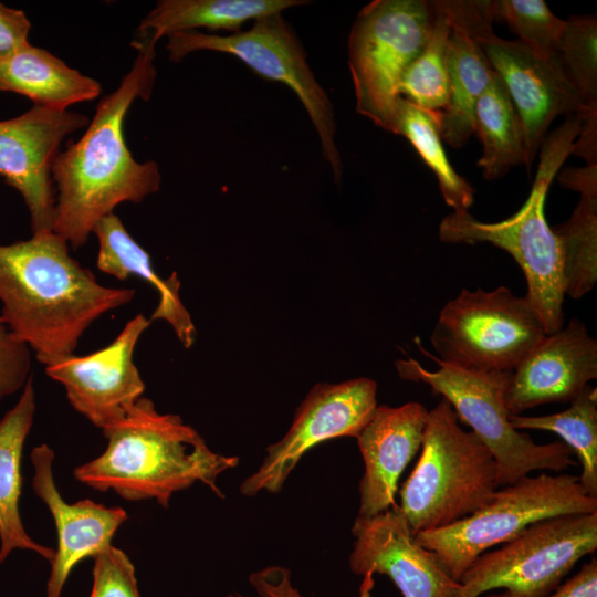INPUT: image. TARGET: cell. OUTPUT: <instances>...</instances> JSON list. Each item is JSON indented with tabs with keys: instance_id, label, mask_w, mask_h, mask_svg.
<instances>
[{
	"instance_id": "cell-1",
	"label": "cell",
	"mask_w": 597,
	"mask_h": 597,
	"mask_svg": "<svg viewBox=\"0 0 597 597\" xmlns=\"http://www.w3.org/2000/svg\"><path fill=\"white\" fill-rule=\"evenodd\" d=\"M132 45L137 55L130 70L101 100L84 135L60 151L52 166L57 189L52 231L73 249L84 245L96 223L116 206L140 202L160 188L157 163L137 161L124 138L132 104L150 97L157 75L156 43L138 34Z\"/></svg>"
},
{
	"instance_id": "cell-2",
	"label": "cell",
	"mask_w": 597,
	"mask_h": 597,
	"mask_svg": "<svg viewBox=\"0 0 597 597\" xmlns=\"http://www.w3.org/2000/svg\"><path fill=\"white\" fill-rule=\"evenodd\" d=\"M135 293L101 285L53 231L0 244V317L42 364L74 354L91 324Z\"/></svg>"
},
{
	"instance_id": "cell-3",
	"label": "cell",
	"mask_w": 597,
	"mask_h": 597,
	"mask_svg": "<svg viewBox=\"0 0 597 597\" xmlns=\"http://www.w3.org/2000/svg\"><path fill=\"white\" fill-rule=\"evenodd\" d=\"M108 443L74 476L98 491L130 500H156L167 507L172 494L201 482L223 498L218 476L239 464L238 457L212 451L177 415L160 413L140 397L126 418L103 431Z\"/></svg>"
},
{
	"instance_id": "cell-4",
	"label": "cell",
	"mask_w": 597,
	"mask_h": 597,
	"mask_svg": "<svg viewBox=\"0 0 597 597\" xmlns=\"http://www.w3.org/2000/svg\"><path fill=\"white\" fill-rule=\"evenodd\" d=\"M583 117L566 119L545 137L540 148V164L531 192L524 205L511 217L483 222L469 210L452 211L439 226V239L450 244L491 243L506 251L524 273L527 293L546 334L564 325L565 298L559 241L544 216L548 188L561 166L572 154Z\"/></svg>"
},
{
	"instance_id": "cell-5",
	"label": "cell",
	"mask_w": 597,
	"mask_h": 597,
	"mask_svg": "<svg viewBox=\"0 0 597 597\" xmlns=\"http://www.w3.org/2000/svg\"><path fill=\"white\" fill-rule=\"evenodd\" d=\"M421 453L399 490L400 504L413 534L448 526L484 505L499 489L490 450L463 430L442 398L428 411Z\"/></svg>"
},
{
	"instance_id": "cell-6",
	"label": "cell",
	"mask_w": 597,
	"mask_h": 597,
	"mask_svg": "<svg viewBox=\"0 0 597 597\" xmlns=\"http://www.w3.org/2000/svg\"><path fill=\"white\" fill-rule=\"evenodd\" d=\"M417 344L438 368L429 370L412 358L398 360L400 377L427 384L452 406L458 419L468 425L492 453L499 486L510 485L534 471L559 472L575 464L573 452L565 443L538 444L527 433L513 428L505 401L512 371L457 367L426 350L419 341Z\"/></svg>"
},
{
	"instance_id": "cell-7",
	"label": "cell",
	"mask_w": 597,
	"mask_h": 597,
	"mask_svg": "<svg viewBox=\"0 0 597 597\" xmlns=\"http://www.w3.org/2000/svg\"><path fill=\"white\" fill-rule=\"evenodd\" d=\"M595 512L597 498L586 493L578 476L543 472L498 489L472 514L415 537L459 582L480 555L511 541L527 526L553 516Z\"/></svg>"
},
{
	"instance_id": "cell-8",
	"label": "cell",
	"mask_w": 597,
	"mask_h": 597,
	"mask_svg": "<svg viewBox=\"0 0 597 597\" xmlns=\"http://www.w3.org/2000/svg\"><path fill=\"white\" fill-rule=\"evenodd\" d=\"M433 11L425 0H375L357 14L348 38L356 112L392 133L400 78L422 51Z\"/></svg>"
},
{
	"instance_id": "cell-9",
	"label": "cell",
	"mask_w": 597,
	"mask_h": 597,
	"mask_svg": "<svg viewBox=\"0 0 597 597\" xmlns=\"http://www.w3.org/2000/svg\"><path fill=\"white\" fill-rule=\"evenodd\" d=\"M545 335L526 296L499 286L463 289L441 308L430 341L444 363L469 370L512 371Z\"/></svg>"
},
{
	"instance_id": "cell-10",
	"label": "cell",
	"mask_w": 597,
	"mask_h": 597,
	"mask_svg": "<svg viewBox=\"0 0 597 597\" xmlns=\"http://www.w3.org/2000/svg\"><path fill=\"white\" fill-rule=\"evenodd\" d=\"M167 39L166 49L172 62L196 51L227 53L241 60L258 75L289 86L310 116L334 179L341 181L344 168L336 144L333 105L311 70L302 43L282 13L256 19L249 30L228 35L193 30L176 32Z\"/></svg>"
},
{
	"instance_id": "cell-11",
	"label": "cell",
	"mask_w": 597,
	"mask_h": 597,
	"mask_svg": "<svg viewBox=\"0 0 597 597\" xmlns=\"http://www.w3.org/2000/svg\"><path fill=\"white\" fill-rule=\"evenodd\" d=\"M597 548V512L542 520L480 555L459 579L455 597L503 589L510 597H546Z\"/></svg>"
},
{
	"instance_id": "cell-12",
	"label": "cell",
	"mask_w": 597,
	"mask_h": 597,
	"mask_svg": "<svg viewBox=\"0 0 597 597\" xmlns=\"http://www.w3.org/2000/svg\"><path fill=\"white\" fill-rule=\"evenodd\" d=\"M377 406V384L370 378L314 386L284 437L266 448L256 471L242 481L241 494L279 493L307 451L334 438H357Z\"/></svg>"
},
{
	"instance_id": "cell-13",
	"label": "cell",
	"mask_w": 597,
	"mask_h": 597,
	"mask_svg": "<svg viewBox=\"0 0 597 597\" xmlns=\"http://www.w3.org/2000/svg\"><path fill=\"white\" fill-rule=\"evenodd\" d=\"M478 42L502 80L519 115L526 146L527 168L557 116L585 117L589 109L567 77L557 54L542 57L520 41L499 38L492 23L482 27Z\"/></svg>"
},
{
	"instance_id": "cell-14",
	"label": "cell",
	"mask_w": 597,
	"mask_h": 597,
	"mask_svg": "<svg viewBox=\"0 0 597 597\" xmlns=\"http://www.w3.org/2000/svg\"><path fill=\"white\" fill-rule=\"evenodd\" d=\"M88 123L83 114L40 105L0 121V177L23 198L32 234L52 231L53 163L62 142Z\"/></svg>"
},
{
	"instance_id": "cell-15",
	"label": "cell",
	"mask_w": 597,
	"mask_h": 597,
	"mask_svg": "<svg viewBox=\"0 0 597 597\" xmlns=\"http://www.w3.org/2000/svg\"><path fill=\"white\" fill-rule=\"evenodd\" d=\"M150 321L137 314L106 347L85 356L54 357L43 365L72 407L103 431L123 421L145 390L134 364L135 346Z\"/></svg>"
},
{
	"instance_id": "cell-16",
	"label": "cell",
	"mask_w": 597,
	"mask_h": 597,
	"mask_svg": "<svg viewBox=\"0 0 597 597\" xmlns=\"http://www.w3.org/2000/svg\"><path fill=\"white\" fill-rule=\"evenodd\" d=\"M349 568L364 577L362 597H369L371 576L385 575L402 597H455L460 584L437 556L418 543L398 504L374 516H357Z\"/></svg>"
},
{
	"instance_id": "cell-17",
	"label": "cell",
	"mask_w": 597,
	"mask_h": 597,
	"mask_svg": "<svg viewBox=\"0 0 597 597\" xmlns=\"http://www.w3.org/2000/svg\"><path fill=\"white\" fill-rule=\"evenodd\" d=\"M597 378V342L577 318L544 338L512 370L505 401L510 415L573 400Z\"/></svg>"
},
{
	"instance_id": "cell-18",
	"label": "cell",
	"mask_w": 597,
	"mask_h": 597,
	"mask_svg": "<svg viewBox=\"0 0 597 597\" xmlns=\"http://www.w3.org/2000/svg\"><path fill=\"white\" fill-rule=\"evenodd\" d=\"M451 32L448 42L449 95L439 113L441 138L451 147H462L474 133V108L494 71L476 34L493 23L494 0H438Z\"/></svg>"
},
{
	"instance_id": "cell-19",
	"label": "cell",
	"mask_w": 597,
	"mask_h": 597,
	"mask_svg": "<svg viewBox=\"0 0 597 597\" xmlns=\"http://www.w3.org/2000/svg\"><path fill=\"white\" fill-rule=\"evenodd\" d=\"M54 453L48 444L31 452L35 494L50 510L57 533V548L51 561L46 597H61L71 570L87 557H94L112 545L118 527L127 520L119 506H105L91 500L67 503L59 492L52 471Z\"/></svg>"
},
{
	"instance_id": "cell-20",
	"label": "cell",
	"mask_w": 597,
	"mask_h": 597,
	"mask_svg": "<svg viewBox=\"0 0 597 597\" xmlns=\"http://www.w3.org/2000/svg\"><path fill=\"white\" fill-rule=\"evenodd\" d=\"M428 410L417 401L378 405L357 436L364 461L358 516L369 517L396 504L398 480L420 450Z\"/></svg>"
},
{
	"instance_id": "cell-21",
	"label": "cell",
	"mask_w": 597,
	"mask_h": 597,
	"mask_svg": "<svg viewBox=\"0 0 597 597\" xmlns=\"http://www.w3.org/2000/svg\"><path fill=\"white\" fill-rule=\"evenodd\" d=\"M93 233L98 239L97 268L121 281L137 276L151 284L159 294V302L150 320L168 322L181 344L189 348L195 342L196 328L180 301L177 273L161 279L153 268L148 252L132 238L114 213L101 219Z\"/></svg>"
},
{
	"instance_id": "cell-22",
	"label": "cell",
	"mask_w": 597,
	"mask_h": 597,
	"mask_svg": "<svg viewBox=\"0 0 597 597\" xmlns=\"http://www.w3.org/2000/svg\"><path fill=\"white\" fill-rule=\"evenodd\" d=\"M34 412L35 394L31 376L18 402L0 420V564L15 548L33 551L50 562L55 554L53 548L40 545L29 536L19 513L22 451Z\"/></svg>"
},
{
	"instance_id": "cell-23",
	"label": "cell",
	"mask_w": 597,
	"mask_h": 597,
	"mask_svg": "<svg viewBox=\"0 0 597 597\" xmlns=\"http://www.w3.org/2000/svg\"><path fill=\"white\" fill-rule=\"evenodd\" d=\"M101 90L96 80L31 44L0 60V91L24 95L34 105L65 111L94 100Z\"/></svg>"
},
{
	"instance_id": "cell-24",
	"label": "cell",
	"mask_w": 597,
	"mask_h": 597,
	"mask_svg": "<svg viewBox=\"0 0 597 597\" xmlns=\"http://www.w3.org/2000/svg\"><path fill=\"white\" fill-rule=\"evenodd\" d=\"M558 180L580 193L569 219L553 228L561 247L565 295L580 298L597 282V165L565 169Z\"/></svg>"
},
{
	"instance_id": "cell-25",
	"label": "cell",
	"mask_w": 597,
	"mask_h": 597,
	"mask_svg": "<svg viewBox=\"0 0 597 597\" xmlns=\"http://www.w3.org/2000/svg\"><path fill=\"white\" fill-rule=\"evenodd\" d=\"M307 3L305 0H161L140 21L137 33L148 35L155 43L163 36L198 28L237 33L249 20Z\"/></svg>"
},
{
	"instance_id": "cell-26",
	"label": "cell",
	"mask_w": 597,
	"mask_h": 597,
	"mask_svg": "<svg viewBox=\"0 0 597 597\" xmlns=\"http://www.w3.org/2000/svg\"><path fill=\"white\" fill-rule=\"evenodd\" d=\"M474 133L483 149L476 165L485 179L501 178L512 167L526 165L523 128L507 91L495 72L476 102Z\"/></svg>"
},
{
	"instance_id": "cell-27",
	"label": "cell",
	"mask_w": 597,
	"mask_h": 597,
	"mask_svg": "<svg viewBox=\"0 0 597 597\" xmlns=\"http://www.w3.org/2000/svg\"><path fill=\"white\" fill-rule=\"evenodd\" d=\"M561 412L545 416L511 415L516 430H544L563 439L576 454L582 473L579 483L589 496L597 498V389L587 385Z\"/></svg>"
},
{
	"instance_id": "cell-28",
	"label": "cell",
	"mask_w": 597,
	"mask_h": 597,
	"mask_svg": "<svg viewBox=\"0 0 597 597\" xmlns=\"http://www.w3.org/2000/svg\"><path fill=\"white\" fill-rule=\"evenodd\" d=\"M392 133L407 138L434 172L446 203L453 211L469 210L474 201V188L454 170L447 157L440 134L439 113L425 111L399 97L395 107Z\"/></svg>"
},
{
	"instance_id": "cell-29",
	"label": "cell",
	"mask_w": 597,
	"mask_h": 597,
	"mask_svg": "<svg viewBox=\"0 0 597 597\" xmlns=\"http://www.w3.org/2000/svg\"><path fill=\"white\" fill-rule=\"evenodd\" d=\"M433 21L428 40L419 55L404 72L398 95L431 113H440L449 95L448 42L450 21L438 3L430 1Z\"/></svg>"
},
{
	"instance_id": "cell-30",
	"label": "cell",
	"mask_w": 597,
	"mask_h": 597,
	"mask_svg": "<svg viewBox=\"0 0 597 597\" xmlns=\"http://www.w3.org/2000/svg\"><path fill=\"white\" fill-rule=\"evenodd\" d=\"M556 54L585 105L597 111L596 15H570L565 21Z\"/></svg>"
},
{
	"instance_id": "cell-31",
	"label": "cell",
	"mask_w": 597,
	"mask_h": 597,
	"mask_svg": "<svg viewBox=\"0 0 597 597\" xmlns=\"http://www.w3.org/2000/svg\"><path fill=\"white\" fill-rule=\"evenodd\" d=\"M494 15L535 54L551 57L557 48L565 20L557 18L543 0H496Z\"/></svg>"
},
{
	"instance_id": "cell-32",
	"label": "cell",
	"mask_w": 597,
	"mask_h": 597,
	"mask_svg": "<svg viewBox=\"0 0 597 597\" xmlns=\"http://www.w3.org/2000/svg\"><path fill=\"white\" fill-rule=\"evenodd\" d=\"M93 558L90 597H140L134 565L122 549L111 545Z\"/></svg>"
},
{
	"instance_id": "cell-33",
	"label": "cell",
	"mask_w": 597,
	"mask_h": 597,
	"mask_svg": "<svg viewBox=\"0 0 597 597\" xmlns=\"http://www.w3.org/2000/svg\"><path fill=\"white\" fill-rule=\"evenodd\" d=\"M30 373V348L12 336L0 317V401L22 389Z\"/></svg>"
},
{
	"instance_id": "cell-34",
	"label": "cell",
	"mask_w": 597,
	"mask_h": 597,
	"mask_svg": "<svg viewBox=\"0 0 597 597\" xmlns=\"http://www.w3.org/2000/svg\"><path fill=\"white\" fill-rule=\"evenodd\" d=\"M249 584L259 597H304L293 585L291 570L281 565H271L249 576ZM234 597H244L235 594Z\"/></svg>"
},
{
	"instance_id": "cell-35",
	"label": "cell",
	"mask_w": 597,
	"mask_h": 597,
	"mask_svg": "<svg viewBox=\"0 0 597 597\" xmlns=\"http://www.w3.org/2000/svg\"><path fill=\"white\" fill-rule=\"evenodd\" d=\"M31 23L22 10L0 3V60L30 44Z\"/></svg>"
},
{
	"instance_id": "cell-36",
	"label": "cell",
	"mask_w": 597,
	"mask_h": 597,
	"mask_svg": "<svg viewBox=\"0 0 597 597\" xmlns=\"http://www.w3.org/2000/svg\"><path fill=\"white\" fill-rule=\"evenodd\" d=\"M546 597H597V559L591 557Z\"/></svg>"
},
{
	"instance_id": "cell-37",
	"label": "cell",
	"mask_w": 597,
	"mask_h": 597,
	"mask_svg": "<svg viewBox=\"0 0 597 597\" xmlns=\"http://www.w3.org/2000/svg\"><path fill=\"white\" fill-rule=\"evenodd\" d=\"M570 155L584 158L587 166L597 165V113L583 118Z\"/></svg>"
},
{
	"instance_id": "cell-38",
	"label": "cell",
	"mask_w": 597,
	"mask_h": 597,
	"mask_svg": "<svg viewBox=\"0 0 597 597\" xmlns=\"http://www.w3.org/2000/svg\"><path fill=\"white\" fill-rule=\"evenodd\" d=\"M486 597H510V595L503 590L501 593H491Z\"/></svg>"
}]
</instances>
